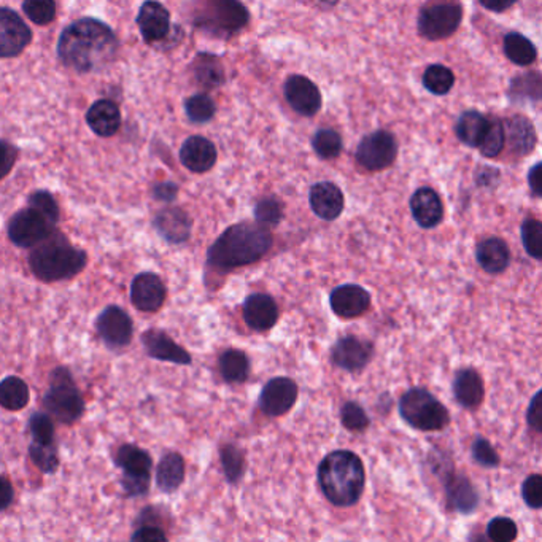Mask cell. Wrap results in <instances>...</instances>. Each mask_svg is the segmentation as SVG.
<instances>
[{"instance_id": "25", "label": "cell", "mask_w": 542, "mask_h": 542, "mask_svg": "<svg viewBox=\"0 0 542 542\" xmlns=\"http://www.w3.org/2000/svg\"><path fill=\"white\" fill-rule=\"evenodd\" d=\"M157 234L171 244H181L187 242L191 236L193 221L188 213L180 207H165L161 212L156 213L153 221Z\"/></svg>"}, {"instance_id": "55", "label": "cell", "mask_w": 542, "mask_h": 542, "mask_svg": "<svg viewBox=\"0 0 542 542\" xmlns=\"http://www.w3.org/2000/svg\"><path fill=\"white\" fill-rule=\"evenodd\" d=\"M542 392L533 396V400L530 401L527 410V424L531 426V430L541 432L542 430Z\"/></svg>"}, {"instance_id": "36", "label": "cell", "mask_w": 542, "mask_h": 542, "mask_svg": "<svg viewBox=\"0 0 542 542\" xmlns=\"http://www.w3.org/2000/svg\"><path fill=\"white\" fill-rule=\"evenodd\" d=\"M31 401V390L23 378L10 376L0 382V406L18 412Z\"/></svg>"}, {"instance_id": "40", "label": "cell", "mask_w": 542, "mask_h": 542, "mask_svg": "<svg viewBox=\"0 0 542 542\" xmlns=\"http://www.w3.org/2000/svg\"><path fill=\"white\" fill-rule=\"evenodd\" d=\"M312 149L322 159H334L342 151V135L331 127L318 129L312 137Z\"/></svg>"}, {"instance_id": "33", "label": "cell", "mask_w": 542, "mask_h": 542, "mask_svg": "<svg viewBox=\"0 0 542 542\" xmlns=\"http://www.w3.org/2000/svg\"><path fill=\"white\" fill-rule=\"evenodd\" d=\"M195 80L205 89H215L225 83V67L218 56L210 53H197L191 63Z\"/></svg>"}, {"instance_id": "14", "label": "cell", "mask_w": 542, "mask_h": 542, "mask_svg": "<svg viewBox=\"0 0 542 542\" xmlns=\"http://www.w3.org/2000/svg\"><path fill=\"white\" fill-rule=\"evenodd\" d=\"M299 388L290 378H274L261 390L258 404L263 414L282 416L288 414L298 401Z\"/></svg>"}, {"instance_id": "35", "label": "cell", "mask_w": 542, "mask_h": 542, "mask_svg": "<svg viewBox=\"0 0 542 542\" xmlns=\"http://www.w3.org/2000/svg\"><path fill=\"white\" fill-rule=\"evenodd\" d=\"M503 50L506 57L520 67L531 65L538 59L535 43L520 32H509L504 35Z\"/></svg>"}, {"instance_id": "23", "label": "cell", "mask_w": 542, "mask_h": 542, "mask_svg": "<svg viewBox=\"0 0 542 542\" xmlns=\"http://www.w3.org/2000/svg\"><path fill=\"white\" fill-rule=\"evenodd\" d=\"M217 147L202 135H193L181 145L180 163L189 172H209L217 164Z\"/></svg>"}, {"instance_id": "59", "label": "cell", "mask_w": 542, "mask_h": 542, "mask_svg": "<svg viewBox=\"0 0 542 542\" xmlns=\"http://www.w3.org/2000/svg\"><path fill=\"white\" fill-rule=\"evenodd\" d=\"M541 171V163H536L530 169V172H528V185H530V189H531V195L535 197L542 196Z\"/></svg>"}, {"instance_id": "42", "label": "cell", "mask_w": 542, "mask_h": 542, "mask_svg": "<svg viewBox=\"0 0 542 542\" xmlns=\"http://www.w3.org/2000/svg\"><path fill=\"white\" fill-rule=\"evenodd\" d=\"M185 111L188 115L189 121H193L196 125H204L215 117L217 105L213 103L210 95H195L187 99Z\"/></svg>"}, {"instance_id": "28", "label": "cell", "mask_w": 542, "mask_h": 542, "mask_svg": "<svg viewBox=\"0 0 542 542\" xmlns=\"http://www.w3.org/2000/svg\"><path fill=\"white\" fill-rule=\"evenodd\" d=\"M476 260L487 274H503L511 264L509 245L500 237L484 239L476 247Z\"/></svg>"}, {"instance_id": "6", "label": "cell", "mask_w": 542, "mask_h": 542, "mask_svg": "<svg viewBox=\"0 0 542 542\" xmlns=\"http://www.w3.org/2000/svg\"><path fill=\"white\" fill-rule=\"evenodd\" d=\"M250 21V11L236 0H210L197 7L193 23L199 29L226 39L234 35Z\"/></svg>"}, {"instance_id": "60", "label": "cell", "mask_w": 542, "mask_h": 542, "mask_svg": "<svg viewBox=\"0 0 542 542\" xmlns=\"http://www.w3.org/2000/svg\"><path fill=\"white\" fill-rule=\"evenodd\" d=\"M476 179H477L476 181H477L479 187H492L493 180H500V171L492 169V167H482L477 171Z\"/></svg>"}, {"instance_id": "18", "label": "cell", "mask_w": 542, "mask_h": 542, "mask_svg": "<svg viewBox=\"0 0 542 542\" xmlns=\"http://www.w3.org/2000/svg\"><path fill=\"white\" fill-rule=\"evenodd\" d=\"M165 285L153 272H141L131 285V301L141 312H156L164 304Z\"/></svg>"}, {"instance_id": "19", "label": "cell", "mask_w": 542, "mask_h": 542, "mask_svg": "<svg viewBox=\"0 0 542 542\" xmlns=\"http://www.w3.org/2000/svg\"><path fill=\"white\" fill-rule=\"evenodd\" d=\"M309 204L312 212L324 221L338 220L344 212L346 199L338 185L331 181L315 183L309 193Z\"/></svg>"}, {"instance_id": "54", "label": "cell", "mask_w": 542, "mask_h": 542, "mask_svg": "<svg viewBox=\"0 0 542 542\" xmlns=\"http://www.w3.org/2000/svg\"><path fill=\"white\" fill-rule=\"evenodd\" d=\"M131 542H169L164 531L155 525H141L137 528Z\"/></svg>"}, {"instance_id": "31", "label": "cell", "mask_w": 542, "mask_h": 542, "mask_svg": "<svg viewBox=\"0 0 542 542\" xmlns=\"http://www.w3.org/2000/svg\"><path fill=\"white\" fill-rule=\"evenodd\" d=\"M490 117L477 111H463L460 118L456 119L455 134L458 141L466 147L479 149L480 143L487 134Z\"/></svg>"}, {"instance_id": "1", "label": "cell", "mask_w": 542, "mask_h": 542, "mask_svg": "<svg viewBox=\"0 0 542 542\" xmlns=\"http://www.w3.org/2000/svg\"><path fill=\"white\" fill-rule=\"evenodd\" d=\"M118 51V40L107 24L81 18L64 29L57 42V56L64 65L79 73L101 71Z\"/></svg>"}, {"instance_id": "4", "label": "cell", "mask_w": 542, "mask_h": 542, "mask_svg": "<svg viewBox=\"0 0 542 542\" xmlns=\"http://www.w3.org/2000/svg\"><path fill=\"white\" fill-rule=\"evenodd\" d=\"M87 261V253L73 247L59 233H53L37 245L29 256L32 272L43 282L69 280L85 269Z\"/></svg>"}, {"instance_id": "39", "label": "cell", "mask_w": 542, "mask_h": 542, "mask_svg": "<svg viewBox=\"0 0 542 542\" xmlns=\"http://www.w3.org/2000/svg\"><path fill=\"white\" fill-rule=\"evenodd\" d=\"M285 217V207L279 197L269 196L263 197L258 201V204L255 205V220L256 225H260L263 228H275L280 225V221Z\"/></svg>"}, {"instance_id": "29", "label": "cell", "mask_w": 542, "mask_h": 542, "mask_svg": "<svg viewBox=\"0 0 542 542\" xmlns=\"http://www.w3.org/2000/svg\"><path fill=\"white\" fill-rule=\"evenodd\" d=\"M88 126L99 137H111L121 126L118 105L109 99H101L89 107L87 113Z\"/></svg>"}, {"instance_id": "34", "label": "cell", "mask_w": 542, "mask_h": 542, "mask_svg": "<svg viewBox=\"0 0 542 542\" xmlns=\"http://www.w3.org/2000/svg\"><path fill=\"white\" fill-rule=\"evenodd\" d=\"M218 370L228 384H244L250 376V360L242 350L229 348L220 355Z\"/></svg>"}, {"instance_id": "37", "label": "cell", "mask_w": 542, "mask_h": 542, "mask_svg": "<svg viewBox=\"0 0 542 542\" xmlns=\"http://www.w3.org/2000/svg\"><path fill=\"white\" fill-rule=\"evenodd\" d=\"M424 89H428L431 95H446L454 89L455 75L442 64H431L424 73Z\"/></svg>"}, {"instance_id": "11", "label": "cell", "mask_w": 542, "mask_h": 542, "mask_svg": "<svg viewBox=\"0 0 542 542\" xmlns=\"http://www.w3.org/2000/svg\"><path fill=\"white\" fill-rule=\"evenodd\" d=\"M376 348L370 340L358 336H344L331 350V360L334 366L346 372H360L374 358Z\"/></svg>"}, {"instance_id": "50", "label": "cell", "mask_w": 542, "mask_h": 542, "mask_svg": "<svg viewBox=\"0 0 542 542\" xmlns=\"http://www.w3.org/2000/svg\"><path fill=\"white\" fill-rule=\"evenodd\" d=\"M471 454L474 462L484 468H498L501 463L495 447L482 436H477L472 442Z\"/></svg>"}, {"instance_id": "17", "label": "cell", "mask_w": 542, "mask_h": 542, "mask_svg": "<svg viewBox=\"0 0 542 542\" xmlns=\"http://www.w3.org/2000/svg\"><path fill=\"white\" fill-rule=\"evenodd\" d=\"M332 312L340 318H356L368 312L370 306V291L355 283H346L334 288L330 296Z\"/></svg>"}, {"instance_id": "9", "label": "cell", "mask_w": 542, "mask_h": 542, "mask_svg": "<svg viewBox=\"0 0 542 542\" xmlns=\"http://www.w3.org/2000/svg\"><path fill=\"white\" fill-rule=\"evenodd\" d=\"M55 228L53 221L29 205L11 217L8 223V237L16 247L35 248L55 233Z\"/></svg>"}, {"instance_id": "15", "label": "cell", "mask_w": 542, "mask_h": 542, "mask_svg": "<svg viewBox=\"0 0 542 542\" xmlns=\"http://www.w3.org/2000/svg\"><path fill=\"white\" fill-rule=\"evenodd\" d=\"M95 330L111 348H125L133 340L134 326L131 317L121 307L109 306L97 317Z\"/></svg>"}, {"instance_id": "44", "label": "cell", "mask_w": 542, "mask_h": 542, "mask_svg": "<svg viewBox=\"0 0 542 542\" xmlns=\"http://www.w3.org/2000/svg\"><path fill=\"white\" fill-rule=\"evenodd\" d=\"M504 145H506V139H504L503 121L496 118V117H490L487 134H485L484 141L479 145V151L482 153V156H500V153L504 149Z\"/></svg>"}, {"instance_id": "12", "label": "cell", "mask_w": 542, "mask_h": 542, "mask_svg": "<svg viewBox=\"0 0 542 542\" xmlns=\"http://www.w3.org/2000/svg\"><path fill=\"white\" fill-rule=\"evenodd\" d=\"M32 31L15 10L0 7V59L21 55L31 43Z\"/></svg>"}, {"instance_id": "22", "label": "cell", "mask_w": 542, "mask_h": 542, "mask_svg": "<svg viewBox=\"0 0 542 542\" xmlns=\"http://www.w3.org/2000/svg\"><path fill=\"white\" fill-rule=\"evenodd\" d=\"M137 26L147 43L161 42L171 32V13L159 2H145L139 10Z\"/></svg>"}, {"instance_id": "48", "label": "cell", "mask_w": 542, "mask_h": 542, "mask_svg": "<svg viewBox=\"0 0 542 542\" xmlns=\"http://www.w3.org/2000/svg\"><path fill=\"white\" fill-rule=\"evenodd\" d=\"M517 536V523L509 517H495L488 522L487 539L490 542H514Z\"/></svg>"}, {"instance_id": "3", "label": "cell", "mask_w": 542, "mask_h": 542, "mask_svg": "<svg viewBox=\"0 0 542 542\" xmlns=\"http://www.w3.org/2000/svg\"><path fill=\"white\" fill-rule=\"evenodd\" d=\"M317 477L324 498L339 508L358 503L366 487L364 464L352 450H332L318 464Z\"/></svg>"}, {"instance_id": "56", "label": "cell", "mask_w": 542, "mask_h": 542, "mask_svg": "<svg viewBox=\"0 0 542 542\" xmlns=\"http://www.w3.org/2000/svg\"><path fill=\"white\" fill-rule=\"evenodd\" d=\"M151 477H126L123 476L121 485L129 496H141L149 492Z\"/></svg>"}, {"instance_id": "16", "label": "cell", "mask_w": 542, "mask_h": 542, "mask_svg": "<svg viewBox=\"0 0 542 542\" xmlns=\"http://www.w3.org/2000/svg\"><path fill=\"white\" fill-rule=\"evenodd\" d=\"M444 488H446V500L454 511L460 514H472L479 506V495L476 488L468 479V476L458 474L452 466L447 471L442 472Z\"/></svg>"}, {"instance_id": "51", "label": "cell", "mask_w": 542, "mask_h": 542, "mask_svg": "<svg viewBox=\"0 0 542 542\" xmlns=\"http://www.w3.org/2000/svg\"><path fill=\"white\" fill-rule=\"evenodd\" d=\"M522 498L530 509H541L542 508V476L531 474L528 476L522 485Z\"/></svg>"}, {"instance_id": "57", "label": "cell", "mask_w": 542, "mask_h": 542, "mask_svg": "<svg viewBox=\"0 0 542 542\" xmlns=\"http://www.w3.org/2000/svg\"><path fill=\"white\" fill-rule=\"evenodd\" d=\"M177 195H179V187L172 181L157 183L156 187L153 188V197L156 201H161V202H172V201H175Z\"/></svg>"}, {"instance_id": "49", "label": "cell", "mask_w": 542, "mask_h": 542, "mask_svg": "<svg viewBox=\"0 0 542 542\" xmlns=\"http://www.w3.org/2000/svg\"><path fill=\"white\" fill-rule=\"evenodd\" d=\"M23 11L32 23L45 26L55 19L56 4L53 0H27L23 4Z\"/></svg>"}, {"instance_id": "46", "label": "cell", "mask_w": 542, "mask_h": 542, "mask_svg": "<svg viewBox=\"0 0 542 542\" xmlns=\"http://www.w3.org/2000/svg\"><path fill=\"white\" fill-rule=\"evenodd\" d=\"M29 430H31L34 444H40V446L55 444V424L48 414H42V412L32 414L29 418Z\"/></svg>"}, {"instance_id": "27", "label": "cell", "mask_w": 542, "mask_h": 542, "mask_svg": "<svg viewBox=\"0 0 542 542\" xmlns=\"http://www.w3.org/2000/svg\"><path fill=\"white\" fill-rule=\"evenodd\" d=\"M452 390L456 402L468 410L479 408L485 398L484 378L472 368H464L456 372Z\"/></svg>"}, {"instance_id": "20", "label": "cell", "mask_w": 542, "mask_h": 542, "mask_svg": "<svg viewBox=\"0 0 542 542\" xmlns=\"http://www.w3.org/2000/svg\"><path fill=\"white\" fill-rule=\"evenodd\" d=\"M141 344L145 347L149 358L159 362L173 363L188 366L193 362L191 355L179 346L171 336H167L164 331L149 330L141 336Z\"/></svg>"}, {"instance_id": "43", "label": "cell", "mask_w": 542, "mask_h": 542, "mask_svg": "<svg viewBox=\"0 0 542 542\" xmlns=\"http://www.w3.org/2000/svg\"><path fill=\"white\" fill-rule=\"evenodd\" d=\"M522 244L527 255L536 261L542 260V223L536 218H527L520 228Z\"/></svg>"}, {"instance_id": "5", "label": "cell", "mask_w": 542, "mask_h": 542, "mask_svg": "<svg viewBox=\"0 0 542 542\" xmlns=\"http://www.w3.org/2000/svg\"><path fill=\"white\" fill-rule=\"evenodd\" d=\"M400 416L418 431H440L450 424L447 408L424 388H410L402 394Z\"/></svg>"}, {"instance_id": "52", "label": "cell", "mask_w": 542, "mask_h": 542, "mask_svg": "<svg viewBox=\"0 0 542 542\" xmlns=\"http://www.w3.org/2000/svg\"><path fill=\"white\" fill-rule=\"evenodd\" d=\"M29 205L35 207L47 218H50L55 225H57L59 207L56 204L55 197L51 196L48 191H35V193H32L31 196H29Z\"/></svg>"}, {"instance_id": "7", "label": "cell", "mask_w": 542, "mask_h": 542, "mask_svg": "<svg viewBox=\"0 0 542 542\" xmlns=\"http://www.w3.org/2000/svg\"><path fill=\"white\" fill-rule=\"evenodd\" d=\"M43 406L50 416H55L57 422L64 424H75L81 416L85 410V401L69 370L57 368L53 370Z\"/></svg>"}, {"instance_id": "61", "label": "cell", "mask_w": 542, "mask_h": 542, "mask_svg": "<svg viewBox=\"0 0 542 542\" xmlns=\"http://www.w3.org/2000/svg\"><path fill=\"white\" fill-rule=\"evenodd\" d=\"M480 5L484 8H487V10L495 11V13H503L506 10L514 7L515 2H514V0H511V2H484V0H482Z\"/></svg>"}, {"instance_id": "10", "label": "cell", "mask_w": 542, "mask_h": 542, "mask_svg": "<svg viewBox=\"0 0 542 542\" xmlns=\"http://www.w3.org/2000/svg\"><path fill=\"white\" fill-rule=\"evenodd\" d=\"M398 156V141L392 133L378 129L364 135L356 149L358 164L370 172L386 171Z\"/></svg>"}, {"instance_id": "32", "label": "cell", "mask_w": 542, "mask_h": 542, "mask_svg": "<svg viewBox=\"0 0 542 542\" xmlns=\"http://www.w3.org/2000/svg\"><path fill=\"white\" fill-rule=\"evenodd\" d=\"M185 480V460L177 452L165 454L156 468V485L164 493H173Z\"/></svg>"}, {"instance_id": "30", "label": "cell", "mask_w": 542, "mask_h": 542, "mask_svg": "<svg viewBox=\"0 0 542 542\" xmlns=\"http://www.w3.org/2000/svg\"><path fill=\"white\" fill-rule=\"evenodd\" d=\"M115 464L126 477H151L153 460L147 450L133 444L121 446L115 454Z\"/></svg>"}, {"instance_id": "24", "label": "cell", "mask_w": 542, "mask_h": 542, "mask_svg": "<svg viewBox=\"0 0 542 542\" xmlns=\"http://www.w3.org/2000/svg\"><path fill=\"white\" fill-rule=\"evenodd\" d=\"M410 212L420 228L432 229L444 218V204L438 191L424 187L410 197Z\"/></svg>"}, {"instance_id": "8", "label": "cell", "mask_w": 542, "mask_h": 542, "mask_svg": "<svg viewBox=\"0 0 542 542\" xmlns=\"http://www.w3.org/2000/svg\"><path fill=\"white\" fill-rule=\"evenodd\" d=\"M463 21V7L456 2H434L424 5L416 19L418 34L426 40L438 42L454 35Z\"/></svg>"}, {"instance_id": "53", "label": "cell", "mask_w": 542, "mask_h": 542, "mask_svg": "<svg viewBox=\"0 0 542 542\" xmlns=\"http://www.w3.org/2000/svg\"><path fill=\"white\" fill-rule=\"evenodd\" d=\"M16 156H18V151L15 147L10 145L8 141H0V180L5 179L10 171L13 169Z\"/></svg>"}, {"instance_id": "21", "label": "cell", "mask_w": 542, "mask_h": 542, "mask_svg": "<svg viewBox=\"0 0 542 542\" xmlns=\"http://www.w3.org/2000/svg\"><path fill=\"white\" fill-rule=\"evenodd\" d=\"M244 320L253 331H269L279 320V306L266 293H253L244 301Z\"/></svg>"}, {"instance_id": "47", "label": "cell", "mask_w": 542, "mask_h": 542, "mask_svg": "<svg viewBox=\"0 0 542 542\" xmlns=\"http://www.w3.org/2000/svg\"><path fill=\"white\" fill-rule=\"evenodd\" d=\"M29 455H31L32 463L45 474H53L59 468V456L56 452L55 444L40 446V444L32 442Z\"/></svg>"}, {"instance_id": "2", "label": "cell", "mask_w": 542, "mask_h": 542, "mask_svg": "<svg viewBox=\"0 0 542 542\" xmlns=\"http://www.w3.org/2000/svg\"><path fill=\"white\" fill-rule=\"evenodd\" d=\"M271 231L256 223L242 221L225 229L207 252V266L226 274L260 261L272 248Z\"/></svg>"}, {"instance_id": "13", "label": "cell", "mask_w": 542, "mask_h": 542, "mask_svg": "<svg viewBox=\"0 0 542 542\" xmlns=\"http://www.w3.org/2000/svg\"><path fill=\"white\" fill-rule=\"evenodd\" d=\"M283 95L291 109L301 117H315L322 111V93L314 81L304 75H290L283 85Z\"/></svg>"}, {"instance_id": "38", "label": "cell", "mask_w": 542, "mask_h": 542, "mask_svg": "<svg viewBox=\"0 0 542 542\" xmlns=\"http://www.w3.org/2000/svg\"><path fill=\"white\" fill-rule=\"evenodd\" d=\"M221 466L229 484L236 485L244 477L247 464H245L244 452L234 444H226L221 447Z\"/></svg>"}, {"instance_id": "58", "label": "cell", "mask_w": 542, "mask_h": 542, "mask_svg": "<svg viewBox=\"0 0 542 542\" xmlns=\"http://www.w3.org/2000/svg\"><path fill=\"white\" fill-rule=\"evenodd\" d=\"M13 498H15V490L11 482L0 476V511H5L10 504L13 503Z\"/></svg>"}, {"instance_id": "41", "label": "cell", "mask_w": 542, "mask_h": 542, "mask_svg": "<svg viewBox=\"0 0 542 542\" xmlns=\"http://www.w3.org/2000/svg\"><path fill=\"white\" fill-rule=\"evenodd\" d=\"M509 95L512 101H519V99H530L539 103L541 101V77L538 72L531 73H523L515 79L512 80L511 89Z\"/></svg>"}, {"instance_id": "26", "label": "cell", "mask_w": 542, "mask_h": 542, "mask_svg": "<svg viewBox=\"0 0 542 542\" xmlns=\"http://www.w3.org/2000/svg\"><path fill=\"white\" fill-rule=\"evenodd\" d=\"M503 127L504 139L514 155L527 156L536 149L538 134L533 123L527 117L512 115L511 118L504 121Z\"/></svg>"}, {"instance_id": "45", "label": "cell", "mask_w": 542, "mask_h": 542, "mask_svg": "<svg viewBox=\"0 0 542 542\" xmlns=\"http://www.w3.org/2000/svg\"><path fill=\"white\" fill-rule=\"evenodd\" d=\"M340 424L347 431L363 432L370 428V418L358 402L347 401L340 408Z\"/></svg>"}]
</instances>
